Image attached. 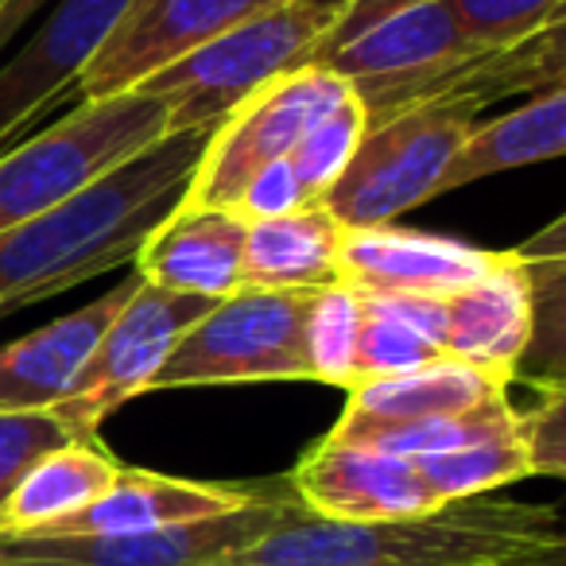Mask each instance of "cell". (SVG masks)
I'll return each mask as SVG.
<instances>
[{
	"instance_id": "obj_2",
	"label": "cell",
	"mask_w": 566,
	"mask_h": 566,
	"mask_svg": "<svg viewBox=\"0 0 566 566\" xmlns=\"http://www.w3.org/2000/svg\"><path fill=\"white\" fill-rule=\"evenodd\" d=\"M213 128L167 133L66 198L63 206L0 233V315L133 264L151 229L182 206Z\"/></svg>"
},
{
	"instance_id": "obj_18",
	"label": "cell",
	"mask_w": 566,
	"mask_h": 566,
	"mask_svg": "<svg viewBox=\"0 0 566 566\" xmlns=\"http://www.w3.org/2000/svg\"><path fill=\"white\" fill-rule=\"evenodd\" d=\"M264 489L256 485H218V481H187L167 473L128 470L120 465L117 481L82 512L59 520L55 527L40 535H128L156 532V527L190 524L237 512L244 504L260 501ZM32 535V532H28Z\"/></svg>"
},
{
	"instance_id": "obj_14",
	"label": "cell",
	"mask_w": 566,
	"mask_h": 566,
	"mask_svg": "<svg viewBox=\"0 0 566 566\" xmlns=\"http://www.w3.org/2000/svg\"><path fill=\"white\" fill-rule=\"evenodd\" d=\"M501 252L419 233V229L373 226L346 229L338 249V280L361 295H427L450 300L496 264Z\"/></svg>"
},
{
	"instance_id": "obj_25",
	"label": "cell",
	"mask_w": 566,
	"mask_h": 566,
	"mask_svg": "<svg viewBox=\"0 0 566 566\" xmlns=\"http://www.w3.org/2000/svg\"><path fill=\"white\" fill-rule=\"evenodd\" d=\"M416 465L442 504L470 501V496H489L493 489L532 478V465H527V454H524V447H520L516 431L473 442V447H462V450H450V454L419 458Z\"/></svg>"
},
{
	"instance_id": "obj_27",
	"label": "cell",
	"mask_w": 566,
	"mask_h": 566,
	"mask_svg": "<svg viewBox=\"0 0 566 566\" xmlns=\"http://www.w3.org/2000/svg\"><path fill=\"white\" fill-rule=\"evenodd\" d=\"M361 303H365V318H361V334H357V385L419 373L447 357L439 342H431L423 331L403 323L400 315L377 307V303L365 300V295H361ZM354 388H349V392H354Z\"/></svg>"
},
{
	"instance_id": "obj_30",
	"label": "cell",
	"mask_w": 566,
	"mask_h": 566,
	"mask_svg": "<svg viewBox=\"0 0 566 566\" xmlns=\"http://www.w3.org/2000/svg\"><path fill=\"white\" fill-rule=\"evenodd\" d=\"M543 400L532 411H516L520 447L532 465V478L566 473V392L563 380H543Z\"/></svg>"
},
{
	"instance_id": "obj_26",
	"label": "cell",
	"mask_w": 566,
	"mask_h": 566,
	"mask_svg": "<svg viewBox=\"0 0 566 566\" xmlns=\"http://www.w3.org/2000/svg\"><path fill=\"white\" fill-rule=\"evenodd\" d=\"M365 128H369V113H365V105L357 102L354 94H346L338 105H331V109L303 133L300 144H295V151L287 159H292L295 175H300V182L307 187V195L315 198V202H323V195L338 182V175L346 171L357 144H361Z\"/></svg>"
},
{
	"instance_id": "obj_32",
	"label": "cell",
	"mask_w": 566,
	"mask_h": 566,
	"mask_svg": "<svg viewBox=\"0 0 566 566\" xmlns=\"http://www.w3.org/2000/svg\"><path fill=\"white\" fill-rule=\"evenodd\" d=\"M0 4H4V0H0Z\"/></svg>"
},
{
	"instance_id": "obj_8",
	"label": "cell",
	"mask_w": 566,
	"mask_h": 566,
	"mask_svg": "<svg viewBox=\"0 0 566 566\" xmlns=\"http://www.w3.org/2000/svg\"><path fill=\"white\" fill-rule=\"evenodd\" d=\"M354 90L326 66L311 63L303 71L283 74L264 90L241 102L206 144L198 159L182 206H206V210H233L237 195L260 167L287 159L311 125L331 105H338Z\"/></svg>"
},
{
	"instance_id": "obj_31",
	"label": "cell",
	"mask_w": 566,
	"mask_h": 566,
	"mask_svg": "<svg viewBox=\"0 0 566 566\" xmlns=\"http://www.w3.org/2000/svg\"><path fill=\"white\" fill-rule=\"evenodd\" d=\"M311 202H315V198H311L307 187L300 182L292 159H275V164L260 167V171L244 182V190L237 195L229 213H237L241 221H264V218L303 210V206H311Z\"/></svg>"
},
{
	"instance_id": "obj_11",
	"label": "cell",
	"mask_w": 566,
	"mask_h": 566,
	"mask_svg": "<svg viewBox=\"0 0 566 566\" xmlns=\"http://www.w3.org/2000/svg\"><path fill=\"white\" fill-rule=\"evenodd\" d=\"M268 4L272 0H128L74 90L82 102L136 94L159 71Z\"/></svg>"
},
{
	"instance_id": "obj_4",
	"label": "cell",
	"mask_w": 566,
	"mask_h": 566,
	"mask_svg": "<svg viewBox=\"0 0 566 566\" xmlns=\"http://www.w3.org/2000/svg\"><path fill=\"white\" fill-rule=\"evenodd\" d=\"M354 0H272L140 86L167 105V133L218 128L241 102L318 59Z\"/></svg>"
},
{
	"instance_id": "obj_19",
	"label": "cell",
	"mask_w": 566,
	"mask_h": 566,
	"mask_svg": "<svg viewBox=\"0 0 566 566\" xmlns=\"http://www.w3.org/2000/svg\"><path fill=\"white\" fill-rule=\"evenodd\" d=\"M346 229L311 202L280 218L244 221L241 287L260 292H318L338 283V249Z\"/></svg>"
},
{
	"instance_id": "obj_15",
	"label": "cell",
	"mask_w": 566,
	"mask_h": 566,
	"mask_svg": "<svg viewBox=\"0 0 566 566\" xmlns=\"http://www.w3.org/2000/svg\"><path fill=\"white\" fill-rule=\"evenodd\" d=\"M136 283H140V275H128V280L113 283L102 300L86 303L74 315L55 318L12 346H0V411L55 408L71 392L78 373L86 369L97 338L113 323V315L125 307L128 295L136 292Z\"/></svg>"
},
{
	"instance_id": "obj_17",
	"label": "cell",
	"mask_w": 566,
	"mask_h": 566,
	"mask_svg": "<svg viewBox=\"0 0 566 566\" xmlns=\"http://www.w3.org/2000/svg\"><path fill=\"white\" fill-rule=\"evenodd\" d=\"M244 221L229 210L179 206L136 252V275L151 287L221 303L241 292Z\"/></svg>"
},
{
	"instance_id": "obj_5",
	"label": "cell",
	"mask_w": 566,
	"mask_h": 566,
	"mask_svg": "<svg viewBox=\"0 0 566 566\" xmlns=\"http://www.w3.org/2000/svg\"><path fill=\"white\" fill-rule=\"evenodd\" d=\"M481 105L473 94H439L369 120L354 159L323 195V210L342 229H373L431 202Z\"/></svg>"
},
{
	"instance_id": "obj_13",
	"label": "cell",
	"mask_w": 566,
	"mask_h": 566,
	"mask_svg": "<svg viewBox=\"0 0 566 566\" xmlns=\"http://www.w3.org/2000/svg\"><path fill=\"white\" fill-rule=\"evenodd\" d=\"M292 496L323 520H408L442 509L416 462L323 439L292 473Z\"/></svg>"
},
{
	"instance_id": "obj_24",
	"label": "cell",
	"mask_w": 566,
	"mask_h": 566,
	"mask_svg": "<svg viewBox=\"0 0 566 566\" xmlns=\"http://www.w3.org/2000/svg\"><path fill=\"white\" fill-rule=\"evenodd\" d=\"M365 303L361 292L349 283H331L311 292L307 315H303V357H307V380L334 388L357 385V334H361Z\"/></svg>"
},
{
	"instance_id": "obj_28",
	"label": "cell",
	"mask_w": 566,
	"mask_h": 566,
	"mask_svg": "<svg viewBox=\"0 0 566 566\" xmlns=\"http://www.w3.org/2000/svg\"><path fill=\"white\" fill-rule=\"evenodd\" d=\"M465 40L481 51L516 48L563 24V0H442Z\"/></svg>"
},
{
	"instance_id": "obj_9",
	"label": "cell",
	"mask_w": 566,
	"mask_h": 566,
	"mask_svg": "<svg viewBox=\"0 0 566 566\" xmlns=\"http://www.w3.org/2000/svg\"><path fill=\"white\" fill-rule=\"evenodd\" d=\"M210 300L179 295L136 283L125 307L113 315L105 334L97 338L86 369L71 385V392L51 408V416L74 434V439H97L102 423L133 396L148 392L156 373L179 346V338L210 311Z\"/></svg>"
},
{
	"instance_id": "obj_21",
	"label": "cell",
	"mask_w": 566,
	"mask_h": 566,
	"mask_svg": "<svg viewBox=\"0 0 566 566\" xmlns=\"http://www.w3.org/2000/svg\"><path fill=\"white\" fill-rule=\"evenodd\" d=\"M566 148V90H547L524 102L520 109L504 113L496 120H478L458 144L447 175H442V195L458 187H470L489 175L516 171L527 164L563 156Z\"/></svg>"
},
{
	"instance_id": "obj_12",
	"label": "cell",
	"mask_w": 566,
	"mask_h": 566,
	"mask_svg": "<svg viewBox=\"0 0 566 566\" xmlns=\"http://www.w3.org/2000/svg\"><path fill=\"white\" fill-rule=\"evenodd\" d=\"M128 0H55L32 40L0 66V151L43 109L78 86Z\"/></svg>"
},
{
	"instance_id": "obj_29",
	"label": "cell",
	"mask_w": 566,
	"mask_h": 566,
	"mask_svg": "<svg viewBox=\"0 0 566 566\" xmlns=\"http://www.w3.org/2000/svg\"><path fill=\"white\" fill-rule=\"evenodd\" d=\"M74 442L51 411H0V509L43 454Z\"/></svg>"
},
{
	"instance_id": "obj_16",
	"label": "cell",
	"mask_w": 566,
	"mask_h": 566,
	"mask_svg": "<svg viewBox=\"0 0 566 566\" xmlns=\"http://www.w3.org/2000/svg\"><path fill=\"white\" fill-rule=\"evenodd\" d=\"M447 303L442 349L473 369L516 377L532 346V280L520 249L501 252L496 264Z\"/></svg>"
},
{
	"instance_id": "obj_20",
	"label": "cell",
	"mask_w": 566,
	"mask_h": 566,
	"mask_svg": "<svg viewBox=\"0 0 566 566\" xmlns=\"http://www.w3.org/2000/svg\"><path fill=\"white\" fill-rule=\"evenodd\" d=\"M509 377L473 369L454 357L427 365L419 373L403 377H385L357 385L346 400L338 423L342 427H369V423H408V419H431V416H458V411L481 408V403L509 396Z\"/></svg>"
},
{
	"instance_id": "obj_22",
	"label": "cell",
	"mask_w": 566,
	"mask_h": 566,
	"mask_svg": "<svg viewBox=\"0 0 566 566\" xmlns=\"http://www.w3.org/2000/svg\"><path fill=\"white\" fill-rule=\"evenodd\" d=\"M117 473L120 462L97 439L66 442V447L43 454L20 478V485L12 489V496L0 509V532H48L59 520L74 516L90 501H97L117 481Z\"/></svg>"
},
{
	"instance_id": "obj_7",
	"label": "cell",
	"mask_w": 566,
	"mask_h": 566,
	"mask_svg": "<svg viewBox=\"0 0 566 566\" xmlns=\"http://www.w3.org/2000/svg\"><path fill=\"white\" fill-rule=\"evenodd\" d=\"M311 292H260L241 287L213 303L179 338L148 392L256 380H307L303 315Z\"/></svg>"
},
{
	"instance_id": "obj_3",
	"label": "cell",
	"mask_w": 566,
	"mask_h": 566,
	"mask_svg": "<svg viewBox=\"0 0 566 566\" xmlns=\"http://www.w3.org/2000/svg\"><path fill=\"white\" fill-rule=\"evenodd\" d=\"M210 566H566L558 512L470 496L408 520H323L300 501L256 543Z\"/></svg>"
},
{
	"instance_id": "obj_6",
	"label": "cell",
	"mask_w": 566,
	"mask_h": 566,
	"mask_svg": "<svg viewBox=\"0 0 566 566\" xmlns=\"http://www.w3.org/2000/svg\"><path fill=\"white\" fill-rule=\"evenodd\" d=\"M164 136L167 105L151 94L78 102L32 140L0 151V233L63 206Z\"/></svg>"
},
{
	"instance_id": "obj_1",
	"label": "cell",
	"mask_w": 566,
	"mask_h": 566,
	"mask_svg": "<svg viewBox=\"0 0 566 566\" xmlns=\"http://www.w3.org/2000/svg\"><path fill=\"white\" fill-rule=\"evenodd\" d=\"M315 63L354 90L369 120L439 94H547L563 90V24L481 51L442 0H354Z\"/></svg>"
},
{
	"instance_id": "obj_23",
	"label": "cell",
	"mask_w": 566,
	"mask_h": 566,
	"mask_svg": "<svg viewBox=\"0 0 566 566\" xmlns=\"http://www.w3.org/2000/svg\"><path fill=\"white\" fill-rule=\"evenodd\" d=\"M516 431V408L509 396L481 403V408L458 411V416H431V419H408V423H369V427H342L326 434L331 442H354V447L385 450V454L408 458H434L450 450L473 447V442L496 439V434Z\"/></svg>"
},
{
	"instance_id": "obj_10",
	"label": "cell",
	"mask_w": 566,
	"mask_h": 566,
	"mask_svg": "<svg viewBox=\"0 0 566 566\" xmlns=\"http://www.w3.org/2000/svg\"><path fill=\"white\" fill-rule=\"evenodd\" d=\"M292 489L264 496L226 516L190 520L128 535H9L0 532V566H210L256 543L292 512Z\"/></svg>"
}]
</instances>
